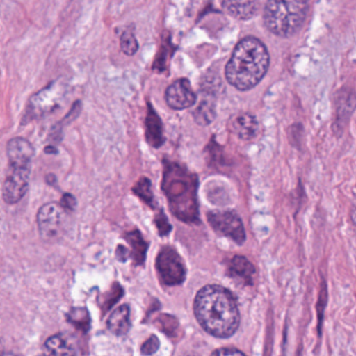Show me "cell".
I'll list each match as a JSON object with an SVG mask.
<instances>
[{
	"label": "cell",
	"mask_w": 356,
	"mask_h": 356,
	"mask_svg": "<svg viewBox=\"0 0 356 356\" xmlns=\"http://www.w3.org/2000/svg\"><path fill=\"white\" fill-rule=\"evenodd\" d=\"M195 314L204 330L216 337H229L239 326L238 305L230 291L220 285L203 287L195 299Z\"/></svg>",
	"instance_id": "cell-1"
},
{
	"label": "cell",
	"mask_w": 356,
	"mask_h": 356,
	"mask_svg": "<svg viewBox=\"0 0 356 356\" xmlns=\"http://www.w3.org/2000/svg\"><path fill=\"white\" fill-rule=\"evenodd\" d=\"M268 66L270 55L266 45L254 37H245L235 47L225 74L229 84L247 91L261 82Z\"/></svg>",
	"instance_id": "cell-2"
},
{
	"label": "cell",
	"mask_w": 356,
	"mask_h": 356,
	"mask_svg": "<svg viewBox=\"0 0 356 356\" xmlns=\"http://www.w3.org/2000/svg\"><path fill=\"white\" fill-rule=\"evenodd\" d=\"M162 191L165 193L172 213L186 222H197L199 218L197 205V177L175 162H164Z\"/></svg>",
	"instance_id": "cell-3"
},
{
	"label": "cell",
	"mask_w": 356,
	"mask_h": 356,
	"mask_svg": "<svg viewBox=\"0 0 356 356\" xmlns=\"http://www.w3.org/2000/svg\"><path fill=\"white\" fill-rule=\"evenodd\" d=\"M309 11L307 1H268L264 9V22L276 36L289 38L297 34Z\"/></svg>",
	"instance_id": "cell-4"
},
{
	"label": "cell",
	"mask_w": 356,
	"mask_h": 356,
	"mask_svg": "<svg viewBox=\"0 0 356 356\" xmlns=\"http://www.w3.org/2000/svg\"><path fill=\"white\" fill-rule=\"evenodd\" d=\"M67 93V85L62 82L61 79L49 83L30 97L20 124L26 126L34 120L51 115L60 109Z\"/></svg>",
	"instance_id": "cell-5"
},
{
	"label": "cell",
	"mask_w": 356,
	"mask_h": 356,
	"mask_svg": "<svg viewBox=\"0 0 356 356\" xmlns=\"http://www.w3.org/2000/svg\"><path fill=\"white\" fill-rule=\"evenodd\" d=\"M39 233L45 241H51L59 237L63 224V209L59 203L49 202L41 206L37 213Z\"/></svg>",
	"instance_id": "cell-6"
},
{
	"label": "cell",
	"mask_w": 356,
	"mask_h": 356,
	"mask_svg": "<svg viewBox=\"0 0 356 356\" xmlns=\"http://www.w3.org/2000/svg\"><path fill=\"white\" fill-rule=\"evenodd\" d=\"M208 220L216 232L229 237L235 243L241 245L245 241V232L243 222L234 212H210L208 214Z\"/></svg>",
	"instance_id": "cell-7"
},
{
	"label": "cell",
	"mask_w": 356,
	"mask_h": 356,
	"mask_svg": "<svg viewBox=\"0 0 356 356\" xmlns=\"http://www.w3.org/2000/svg\"><path fill=\"white\" fill-rule=\"evenodd\" d=\"M157 268L162 280L168 285L180 284L186 276V270L182 259L172 248H165L160 252L157 259Z\"/></svg>",
	"instance_id": "cell-8"
},
{
	"label": "cell",
	"mask_w": 356,
	"mask_h": 356,
	"mask_svg": "<svg viewBox=\"0 0 356 356\" xmlns=\"http://www.w3.org/2000/svg\"><path fill=\"white\" fill-rule=\"evenodd\" d=\"M31 170L9 168V174L3 185V199L6 203L14 205L24 199L30 186Z\"/></svg>",
	"instance_id": "cell-9"
},
{
	"label": "cell",
	"mask_w": 356,
	"mask_h": 356,
	"mask_svg": "<svg viewBox=\"0 0 356 356\" xmlns=\"http://www.w3.org/2000/svg\"><path fill=\"white\" fill-rule=\"evenodd\" d=\"M7 156L9 168L32 170L35 149L32 143L24 137H14L8 143Z\"/></svg>",
	"instance_id": "cell-10"
},
{
	"label": "cell",
	"mask_w": 356,
	"mask_h": 356,
	"mask_svg": "<svg viewBox=\"0 0 356 356\" xmlns=\"http://www.w3.org/2000/svg\"><path fill=\"white\" fill-rule=\"evenodd\" d=\"M168 105L174 110H184L193 107L197 102V95L186 79L172 83L165 92Z\"/></svg>",
	"instance_id": "cell-11"
},
{
	"label": "cell",
	"mask_w": 356,
	"mask_h": 356,
	"mask_svg": "<svg viewBox=\"0 0 356 356\" xmlns=\"http://www.w3.org/2000/svg\"><path fill=\"white\" fill-rule=\"evenodd\" d=\"M230 129L237 137L243 140H251L257 135L259 124L253 114L238 113L230 120Z\"/></svg>",
	"instance_id": "cell-12"
},
{
	"label": "cell",
	"mask_w": 356,
	"mask_h": 356,
	"mask_svg": "<svg viewBox=\"0 0 356 356\" xmlns=\"http://www.w3.org/2000/svg\"><path fill=\"white\" fill-rule=\"evenodd\" d=\"M145 138L154 147H160L164 143L163 127L158 114L149 104L147 118H145Z\"/></svg>",
	"instance_id": "cell-13"
},
{
	"label": "cell",
	"mask_w": 356,
	"mask_h": 356,
	"mask_svg": "<svg viewBox=\"0 0 356 356\" xmlns=\"http://www.w3.org/2000/svg\"><path fill=\"white\" fill-rule=\"evenodd\" d=\"M82 102H74V105L70 108V112H68V113L66 114V115L64 116L60 122L54 124V127L51 129V132H49V145H54V147H56V145L61 143L62 139H63L64 136V129L79 118L81 112H82Z\"/></svg>",
	"instance_id": "cell-14"
},
{
	"label": "cell",
	"mask_w": 356,
	"mask_h": 356,
	"mask_svg": "<svg viewBox=\"0 0 356 356\" xmlns=\"http://www.w3.org/2000/svg\"><path fill=\"white\" fill-rule=\"evenodd\" d=\"M222 7L227 13L241 20L250 19L258 13V1H222Z\"/></svg>",
	"instance_id": "cell-15"
},
{
	"label": "cell",
	"mask_w": 356,
	"mask_h": 356,
	"mask_svg": "<svg viewBox=\"0 0 356 356\" xmlns=\"http://www.w3.org/2000/svg\"><path fill=\"white\" fill-rule=\"evenodd\" d=\"M130 307L122 305L114 310L108 320V328L116 335H124L130 330Z\"/></svg>",
	"instance_id": "cell-16"
},
{
	"label": "cell",
	"mask_w": 356,
	"mask_h": 356,
	"mask_svg": "<svg viewBox=\"0 0 356 356\" xmlns=\"http://www.w3.org/2000/svg\"><path fill=\"white\" fill-rule=\"evenodd\" d=\"M45 348L51 356H76L74 346L60 334L49 337L45 343Z\"/></svg>",
	"instance_id": "cell-17"
},
{
	"label": "cell",
	"mask_w": 356,
	"mask_h": 356,
	"mask_svg": "<svg viewBox=\"0 0 356 356\" xmlns=\"http://www.w3.org/2000/svg\"><path fill=\"white\" fill-rule=\"evenodd\" d=\"M230 270L233 276L237 277L245 282L252 280V276L255 273L253 266L245 257H241V256L233 258L230 264Z\"/></svg>",
	"instance_id": "cell-18"
},
{
	"label": "cell",
	"mask_w": 356,
	"mask_h": 356,
	"mask_svg": "<svg viewBox=\"0 0 356 356\" xmlns=\"http://www.w3.org/2000/svg\"><path fill=\"white\" fill-rule=\"evenodd\" d=\"M193 116H195V120L197 124H202V126L209 124L216 118V106H214L213 102L203 99L195 109Z\"/></svg>",
	"instance_id": "cell-19"
},
{
	"label": "cell",
	"mask_w": 356,
	"mask_h": 356,
	"mask_svg": "<svg viewBox=\"0 0 356 356\" xmlns=\"http://www.w3.org/2000/svg\"><path fill=\"white\" fill-rule=\"evenodd\" d=\"M133 193L152 208L155 207V197L152 191V183L149 179L145 177L141 178L133 187Z\"/></svg>",
	"instance_id": "cell-20"
},
{
	"label": "cell",
	"mask_w": 356,
	"mask_h": 356,
	"mask_svg": "<svg viewBox=\"0 0 356 356\" xmlns=\"http://www.w3.org/2000/svg\"><path fill=\"white\" fill-rule=\"evenodd\" d=\"M120 49L127 56H134L138 51L139 44L136 37L130 31H126L120 36Z\"/></svg>",
	"instance_id": "cell-21"
},
{
	"label": "cell",
	"mask_w": 356,
	"mask_h": 356,
	"mask_svg": "<svg viewBox=\"0 0 356 356\" xmlns=\"http://www.w3.org/2000/svg\"><path fill=\"white\" fill-rule=\"evenodd\" d=\"M59 205L66 212H72L76 207V199L72 193H65L62 195Z\"/></svg>",
	"instance_id": "cell-22"
},
{
	"label": "cell",
	"mask_w": 356,
	"mask_h": 356,
	"mask_svg": "<svg viewBox=\"0 0 356 356\" xmlns=\"http://www.w3.org/2000/svg\"><path fill=\"white\" fill-rule=\"evenodd\" d=\"M211 356H245L243 352L233 348H222L212 353Z\"/></svg>",
	"instance_id": "cell-23"
},
{
	"label": "cell",
	"mask_w": 356,
	"mask_h": 356,
	"mask_svg": "<svg viewBox=\"0 0 356 356\" xmlns=\"http://www.w3.org/2000/svg\"><path fill=\"white\" fill-rule=\"evenodd\" d=\"M47 182L49 185H55L57 183V177L55 175H47Z\"/></svg>",
	"instance_id": "cell-24"
},
{
	"label": "cell",
	"mask_w": 356,
	"mask_h": 356,
	"mask_svg": "<svg viewBox=\"0 0 356 356\" xmlns=\"http://www.w3.org/2000/svg\"><path fill=\"white\" fill-rule=\"evenodd\" d=\"M45 153L47 154H58L59 152H58V149L56 147H54V145H47V147H45L44 149Z\"/></svg>",
	"instance_id": "cell-25"
},
{
	"label": "cell",
	"mask_w": 356,
	"mask_h": 356,
	"mask_svg": "<svg viewBox=\"0 0 356 356\" xmlns=\"http://www.w3.org/2000/svg\"><path fill=\"white\" fill-rule=\"evenodd\" d=\"M0 356H15V355H13V354L3 353V354H0Z\"/></svg>",
	"instance_id": "cell-26"
}]
</instances>
